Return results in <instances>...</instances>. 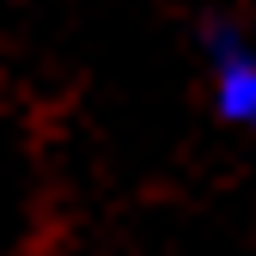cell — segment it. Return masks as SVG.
<instances>
[{"label":"cell","instance_id":"6da1fadb","mask_svg":"<svg viewBox=\"0 0 256 256\" xmlns=\"http://www.w3.org/2000/svg\"><path fill=\"white\" fill-rule=\"evenodd\" d=\"M220 116L256 122V61L244 49H220Z\"/></svg>","mask_w":256,"mask_h":256}]
</instances>
